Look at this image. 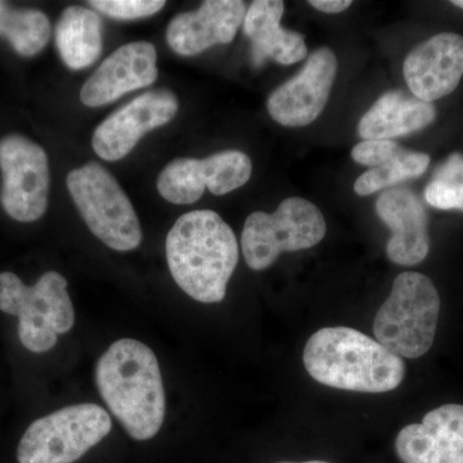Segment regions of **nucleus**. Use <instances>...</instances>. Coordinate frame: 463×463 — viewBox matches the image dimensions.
<instances>
[{"label":"nucleus","instance_id":"obj_1","mask_svg":"<svg viewBox=\"0 0 463 463\" xmlns=\"http://www.w3.org/2000/svg\"><path fill=\"white\" fill-rule=\"evenodd\" d=\"M96 381L100 397L130 437H156L165 419V390L156 355L146 344L116 341L100 356Z\"/></svg>","mask_w":463,"mask_h":463},{"label":"nucleus","instance_id":"obj_2","mask_svg":"<svg viewBox=\"0 0 463 463\" xmlns=\"http://www.w3.org/2000/svg\"><path fill=\"white\" fill-rule=\"evenodd\" d=\"M174 281L200 303H221L239 263V243L230 225L212 210L182 215L166 237Z\"/></svg>","mask_w":463,"mask_h":463},{"label":"nucleus","instance_id":"obj_3","mask_svg":"<svg viewBox=\"0 0 463 463\" xmlns=\"http://www.w3.org/2000/svg\"><path fill=\"white\" fill-rule=\"evenodd\" d=\"M304 365L323 385L373 394L397 389L405 374L401 356L350 327H326L312 335Z\"/></svg>","mask_w":463,"mask_h":463},{"label":"nucleus","instance_id":"obj_4","mask_svg":"<svg viewBox=\"0 0 463 463\" xmlns=\"http://www.w3.org/2000/svg\"><path fill=\"white\" fill-rule=\"evenodd\" d=\"M439 313L440 297L429 277L417 272L399 274L374 318V336L401 358H420L434 344Z\"/></svg>","mask_w":463,"mask_h":463},{"label":"nucleus","instance_id":"obj_5","mask_svg":"<svg viewBox=\"0 0 463 463\" xmlns=\"http://www.w3.org/2000/svg\"><path fill=\"white\" fill-rule=\"evenodd\" d=\"M0 310L18 318V336L27 350L53 349L58 335L74 327L75 312L62 274H43L26 286L14 273H0Z\"/></svg>","mask_w":463,"mask_h":463},{"label":"nucleus","instance_id":"obj_6","mask_svg":"<svg viewBox=\"0 0 463 463\" xmlns=\"http://www.w3.org/2000/svg\"><path fill=\"white\" fill-rule=\"evenodd\" d=\"M67 188L97 239L116 251H132L142 241L136 210L118 181L97 163L85 164L67 175Z\"/></svg>","mask_w":463,"mask_h":463},{"label":"nucleus","instance_id":"obj_7","mask_svg":"<svg viewBox=\"0 0 463 463\" xmlns=\"http://www.w3.org/2000/svg\"><path fill=\"white\" fill-rule=\"evenodd\" d=\"M111 417L97 404L61 408L36 420L18 444L20 463H72L111 431Z\"/></svg>","mask_w":463,"mask_h":463},{"label":"nucleus","instance_id":"obj_8","mask_svg":"<svg viewBox=\"0 0 463 463\" xmlns=\"http://www.w3.org/2000/svg\"><path fill=\"white\" fill-rule=\"evenodd\" d=\"M327 224L321 210L310 201L291 197L273 214L257 212L246 219L241 246L251 269L272 267L283 251H298L318 245Z\"/></svg>","mask_w":463,"mask_h":463},{"label":"nucleus","instance_id":"obj_9","mask_svg":"<svg viewBox=\"0 0 463 463\" xmlns=\"http://www.w3.org/2000/svg\"><path fill=\"white\" fill-rule=\"evenodd\" d=\"M0 203L12 219L32 223L47 212L50 163L44 149L26 137L0 139Z\"/></svg>","mask_w":463,"mask_h":463},{"label":"nucleus","instance_id":"obj_10","mask_svg":"<svg viewBox=\"0 0 463 463\" xmlns=\"http://www.w3.org/2000/svg\"><path fill=\"white\" fill-rule=\"evenodd\" d=\"M252 173L251 160L241 151H223L212 156L176 158L161 172L157 190L175 205H190L203 197L206 188L222 194L242 187Z\"/></svg>","mask_w":463,"mask_h":463},{"label":"nucleus","instance_id":"obj_11","mask_svg":"<svg viewBox=\"0 0 463 463\" xmlns=\"http://www.w3.org/2000/svg\"><path fill=\"white\" fill-rule=\"evenodd\" d=\"M337 74V58L330 48L313 52L306 66L291 80L270 94L268 112L283 127L301 128L312 124L327 105Z\"/></svg>","mask_w":463,"mask_h":463},{"label":"nucleus","instance_id":"obj_12","mask_svg":"<svg viewBox=\"0 0 463 463\" xmlns=\"http://www.w3.org/2000/svg\"><path fill=\"white\" fill-rule=\"evenodd\" d=\"M178 112L173 91L149 90L109 115L91 138L94 152L106 161L121 160L145 134L172 121Z\"/></svg>","mask_w":463,"mask_h":463},{"label":"nucleus","instance_id":"obj_13","mask_svg":"<svg viewBox=\"0 0 463 463\" xmlns=\"http://www.w3.org/2000/svg\"><path fill=\"white\" fill-rule=\"evenodd\" d=\"M403 74L416 99L434 102L456 90L463 76V36L441 33L405 58Z\"/></svg>","mask_w":463,"mask_h":463},{"label":"nucleus","instance_id":"obj_14","mask_svg":"<svg viewBox=\"0 0 463 463\" xmlns=\"http://www.w3.org/2000/svg\"><path fill=\"white\" fill-rule=\"evenodd\" d=\"M157 53L147 42L118 48L85 81L80 99L88 108H99L129 91L154 84L157 79Z\"/></svg>","mask_w":463,"mask_h":463},{"label":"nucleus","instance_id":"obj_15","mask_svg":"<svg viewBox=\"0 0 463 463\" xmlns=\"http://www.w3.org/2000/svg\"><path fill=\"white\" fill-rule=\"evenodd\" d=\"M395 450L403 463H463V405H441L405 426Z\"/></svg>","mask_w":463,"mask_h":463},{"label":"nucleus","instance_id":"obj_16","mask_svg":"<svg viewBox=\"0 0 463 463\" xmlns=\"http://www.w3.org/2000/svg\"><path fill=\"white\" fill-rule=\"evenodd\" d=\"M246 5L241 0H207L199 9L181 14L170 21L166 41L176 54L190 57L216 44L233 41L245 20Z\"/></svg>","mask_w":463,"mask_h":463},{"label":"nucleus","instance_id":"obj_17","mask_svg":"<svg viewBox=\"0 0 463 463\" xmlns=\"http://www.w3.org/2000/svg\"><path fill=\"white\" fill-rule=\"evenodd\" d=\"M377 215L390 231V261L412 267L425 260L430 250L429 218L421 201L407 188H389L376 203Z\"/></svg>","mask_w":463,"mask_h":463},{"label":"nucleus","instance_id":"obj_18","mask_svg":"<svg viewBox=\"0 0 463 463\" xmlns=\"http://www.w3.org/2000/svg\"><path fill=\"white\" fill-rule=\"evenodd\" d=\"M285 12L282 0H257L246 11L243 33L252 43V62L257 67L273 60L281 65H294L307 56L303 33L281 27Z\"/></svg>","mask_w":463,"mask_h":463},{"label":"nucleus","instance_id":"obj_19","mask_svg":"<svg viewBox=\"0 0 463 463\" xmlns=\"http://www.w3.org/2000/svg\"><path fill=\"white\" fill-rule=\"evenodd\" d=\"M437 109L430 102L404 91H388L359 120L358 133L365 141L386 139L419 132L434 123Z\"/></svg>","mask_w":463,"mask_h":463},{"label":"nucleus","instance_id":"obj_20","mask_svg":"<svg viewBox=\"0 0 463 463\" xmlns=\"http://www.w3.org/2000/svg\"><path fill=\"white\" fill-rule=\"evenodd\" d=\"M61 58L71 70L87 69L102 52V21L96 12L81 5L66 8L56 27Z\"/></svg>","mask_w":463,"mask_h":463},{"label":"nucleus","instance_id":"obj_21","mask_svg":"<svg viewBox=\"0 0 463 463\" xmlns=\"http://www.w3.org/2000/svg\"><path fill=\"white\" fill-rule=\"evenodd\" d=\"M0 36L8 39L20 56L33 57L50 42L51 23L38 9L12 8L0 2Z\"/></svg>","mask_w":463,"mask_h":463},{"label":"nucleus","instance_id":"obj_22","mask_svg":"<svg viewBox=\"0 0 463 463\" xmlns=\"http://www.w3.org/2000/svg\"><path fill=\"white\" fill-rule=\"evenodd\" d=\"M429 165H430L429 155L403 149V152L392 163L373 167L362 174L354 183L355 194L359 196H368L386 188H392L399 183L422 175Z\"/></svg>","mask_w":463,"mask_h":463},{"label":"nucleus","instance_id":"obj_23","mask_svg":"<svg viewBox=\"0 0 463 463\" xmlns=\"http://www.w3.org/2000/svg\"><path fill=\"white\" fill-rule=\"evenodd\" d=\"M91 7L116 20L149 17L165 7L163 0H91Z\"/></svg>","mask_w":463,"mask_h":463},{"label":"nucleus","instance_id":"obj_24","mask_svg":"<svg viewBox=\"0 0 463 463\" xmlns=\"http://www.w3.org/2000/svg\"><path fill=\"white\" fill-rule=\"evenodd\" d=\"M397 142L373 139L358 143L352 151V157L361 165L377 167L392 163L403 152Z\"/></svg>","mask_w":463,"mask_h":463},{"label":"nucleus","instance_id":"obj_25","mask_svg":"<svg viewBox=\"0 0 463 463\" xmlns=\"http://www.w3.org/2000/svg\"><path fill=\"white\" fill-rule=\"evenodd\" d=\"M459 188H461V185L432 181L425 190L426 203L439 210H459V212H463V201Z\"/></svg>","mask_w":463,"mask_h":463},{"label":"nucleus","instance_id":"obj_26","mask_svg":"<svg viewBox=\"0 0 463 463\" xmlns=\"http://www.w3.org/2000/svg\"><path fill=\"white\" fill-rule=\"evenodd\" d=\"M434 181L448 183L452 185L463 184V155L453 154L447 158L443 165L435 172Z\"/></svg>","mask_w":463,"mask_h":463},{"label":"nucleus","instance_id":"obj_27","mask_svg":"<svg viewBox=\"0 0 463 463\" xmlns=\"http://www.w3.org/2000/svg\"><path fill=\"white\" fill-rule=\"evenodd\" d=\"M309 5L323 14H341L352 5L350 0H310Z\"/></svg>","mask_w":463,"mask_h":463},{"label":"nucleus","instance_id":"obj_28","mask_svg":"<svg viewBox=\"0 0 463 463\" xmlns=\"http://www.w3.org/2000/svg\"><path fill=\"white\" fill-rule=\"evenodd\" d=\"M452 5L463 9V0H453Z\"/></svg>","mask_w":463,"mask_h":463},{"label":"nucleus","instance_id":"obj_29","mask_svg":"<svg viewBox=\"0 0 463 463\" xmlns=\"http://www.w3.org/2000/svg\"><path fill=\"white\" fill-rule=\"evenodd\" d=\"M281 463H330L326 461H306V462H281Z\"/></svg>","mask_w":463,"mask_h":463},{"label":"nucleus","instance_id":"obj_30","mask_svg":"<svg viewBox=\"0 0 463 463\" xmlns=\"http://www.w3.org/2000/svg\"><path fill=\"white\" fill-rule=\"evenodd\" d=\"M459 191H461V197H462V201H463V184L461 185V188H459Z\"/></svg>","mask_w":463,"mask_h":463}]
</instances>
